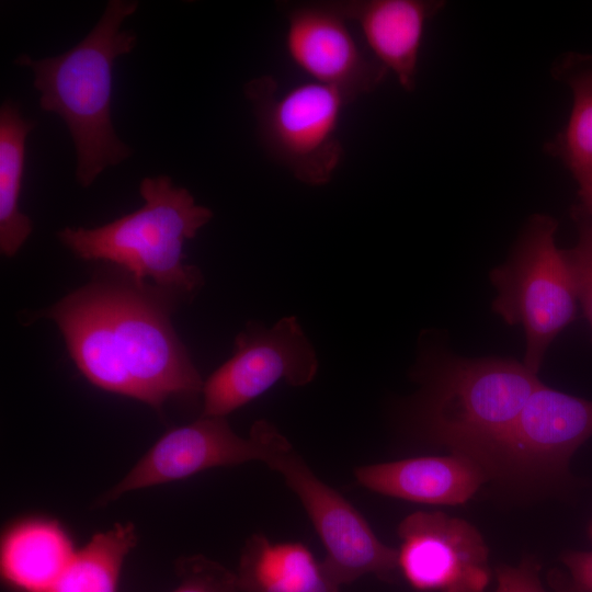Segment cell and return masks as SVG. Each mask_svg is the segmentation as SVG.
<instances>
[{"mask_svg":"<svg viewBox=\"0 0 592 592\" xmlns=\"http://www.w3.org/2000/svg\"><path fill=\"white\" fill-rule=\"evenodd\" d=\"M160 295L134 281L92 283L48 310L89 382L157 410L171 397L202 392L204 385Z\"/></svg>","mask_w":592,"mask_h":592,"instance_id":"6da1fadb","label":"cell"},{"mask_svg":"<svg viewBox=\"0 0 592 592\" xmlns=\"http://www.w3.org/2000/svg\"><path fill=\"white\" fill-rule=\"evenodd\" d=\"M75 553L56 523L27 521L14 526L3 539L1 574L23 592H48Z\"/></svg>","mask_w":592,"mask_h":592,"instance_id":"2e32d148","label":"cell"},{"mask_svg":"<svg viewBox=\"0 0 592 592\" xmlns=\"http://www.w3.org/2000/svg\"><path fill=\"white\" fill-rule=\"evenodd\" d=\"M262 459V441L254 423L249 436L242 437L225 417L201 415L161 436L98 503L104 505L126 492L183 479L209 468Z\"/></svg>","mask_w":592,"mask_h":592,"instance_id":"7c38bea8","label":"cell"},{"mask_svg":"<svg viewBox=\"0 0 592 592\" xmlns=\"http://www.w3.org/2000/svg\"><path fill=\"white\" fill-rule=\"evenodd\" d=\"M411 377L421 388L409 406L413 430L486 470L497 446L543 383L523 362L464 357L422 338Z\"/></svg>","mask_w":592,"mask_h":592,"instance_id":"7a4b0ae2","label":"cell"},{"mask_svg":"<svg viewBox=\"0 0 592 592\" xmlns=\"http://www.w3.org/2000/svg\"><path fill=\"white\" fill-rule=\"evenodd\" d=\"M257 425L262 462L281 474L297 496L326 549L322 563L342 587L365 574L392 581L398 549L378 539L363 515L335 489L320 480L291 442L266 420Z\"/></svg>","mask_w":592,"mask_h":592,"instance_id":"52a82bcc","label":"cell"},{"mask_svg":"<svg viewBox=\"0 0 592 592\" xmlns=\"http://www.w3.org/2000/svg\"><path fill=\"white\" fill-rule=\"evenodd\" d=\"M34 123L19 107L5 102L0 109V250L13 257L29 238L33 224L19 208L24 172L25 139Z\"/></svg>","mask_w":592,"mask_h":592,"instance_id":"e0dca14e","label":"cell"},{"mask_svg":"<svg viewBox=\"0 0 592 592\" xmlns=\"http://www.w3.org/2000/svg\"><path fill=\"white\" fill-rule=\"evenodd\" d=\"M558 223L531 217L508 260L491 270V309L525 333L523 364L537 374L546 351L577 314V293L565 252L555 242Z\"/></svg>","mask_w":592,"mask_h":592,"instance_id":"5b68a950","label":"cell"},{"mask_svg":"<svg viewBox=\"0 0 592 592\" xmlns=\"http://www.w3.org/2000/svg\"><path fill=\"white\" fill-rule=\"evenodd\" d=\"M398 569L420 592H483L491 572L478 530L443 512L417 511L398 526Z\"/></svg>","mask_w":592,"mask_h":592,"instance_id":"30bf717a","label":"cell"},{"mask_svg":"<svg viewBox=\"0 0 592 592\" xmlns=\"http://www.w3.org/2000/svg\"><path fill=\"white\" fill-rule=\"evenodd\" d=\"M551 76L569 87L573 96L566 128L547 151L568 169L592 166V54L566 53L551 67Z\"/></svg>","mask_w":592,"mask_h":592,"instance_id":"ac0fdd59","label":"cell"},{"mask_svg":"<svg viewBox=\"0 0 592 592\" xmlns=\"http://www.w3.org/2000/svg\"><path fill=\"white\" fill-rule=\"evenodd\" d=\"M137 8V1L111 0L96 25L71 49L37 60L27 55L15 59L33 70L42 110L67 124L77 153L76 179L83 187L132 153L114 130L111 94L114 60L136 44V35L122 24Z\"/></svg>","mask_w":592,"mask_h":592,"instance_id":"3957f363","label":"cell"},{"mask_svg":"<svg viewBox=\"0 0 592 592\" xmlns=\"http://www.w3.org/2000/svg\"><path fill=\"white\" fill-rule=\"evenodd\" d=\"M578 184L580 204L577 206L592 224V166H579L569 169Z\"/></svg>","mask_w":592,"mask_h":592,"instance_id":"cb8c5ba5","label":"cell"},{"mask_svg":"<svg viewBox=\"0 0 592 592\" xmlns=\"http://www.w3.org/2000/svg\"><path fill=\"white\" fill-rule=\"evenodd\" d=\"M592 436V401L542 384L499 442L490 478L531 483L561 480L573 453Z\"/></svg>","mask_w":592,"mask_h":592,"instance_id":"9c48e42d","label":"cell"},{"mask_svg":"<svg viewBox=\"0 0 592 592\" xmlns=\"http://www.w3.org/2000/svg\"><path fill=\"white\" fill-rule=\"evenodd\" d=\"M539 565L533 557H524L517 566L501 565L496 569L494 592H549L539 579ZM548 583L553 592H584L571 578L561 571H550ZM551 592V591H550Z\"/></svg>","mask_w":592,"mask_h":592,"instance_id":"7402d4cb","label":"cell"},{"mask_svg":"<svg viewBox=\"0 0 592 592\" xmlns=\"http://www.w3.org/2000/svg\"><path fill=\"white\" fill-rule=\"evenodd\" d=\"M278 8L286 21L287 55L311 81L339 90L352 102L384 81L388 70L365 57L331 0L283 1Z\"/></svg>","mask_w":592,"mask_h":592,"instance_id":"8fae6325","label":"cell"},{"mask_svg":"<svg viewBox=\"0 0 592 592\" xmlns=\"http://www.w3.org/2000/svg\"><path fill=\"white\" fill-rule=\"evenodd\" d=\"M173 592H240L237 573L203 555L180 559Z\"/></svg>","mask_w":592,"mask_h":592,"instance_id":"ffe728a7","label":"cell"},{"mask_svg":"<svg viewBox=\"0 0 592 592\" xmlns=\"http://www.w3.org/2000/svg\"><path fill=\"white\" fill-rule=\"evenodd\" d=\"M234 355L203 385L204 417H226L278 380L306 386L318 372V358L297 318L287 316L271 328L248 323L236 338Z\"/></svg>","mask_w":592,"mask_h":592,"instance_id":"ba28073f","label":"cell"},{"mask_svg":"<svg viewBox=\"0 0 592 592\" xmlns=\"http://www.w3.org/2000/svg\"><path fill=\"white\" fill-rule=\"evenodd\" d=\"M561 561L570 578L584 591L592 592V551L569 550Z\"/></svg>","mask_w":592,"mask_h":592,"instance_id":"603a6c76","label":"cell"},{"mask_svg":"<svg viewBox=\"0 0 592 592\" xmlns=\"http://www.w3.org/2000/svg\"><path fill=\"white\" fill-rule=\"evenodd\" d=\"M572 216L579 230L578 241L563 252L573 277L578 303L591 328L592 341V224L577 206Z\"/></svg>","mask_w":592,"mask_h":592,"instance_id":"44dd1931","label":"cell"},{"mask_svg":"<svg viewBox=\"0 0 592 592\" xmlns=\"http://www.w3.org/2000/svg\"><path fill=\"white\" fill-rule=\"evenodd\" d=\"M589 537L592 540V522L590 523V526H589Z\"/></svg>","mask_w":592,"mask_h":592,"instance_id":"d4e9b609","label":"cell"},{"mask_svg":"<svg viewBox=\"0 0 592 592\" xmlns=\"http://www.w3.org/2000/svg\"><path fill=\"white\" fill-rule=\"evenodd\" d=\"M139 191V209L92 229L67 227L57 234L59 240L83 260L125 269L139 285L151 280L164 291L193 294L203 276L184 264L183 246L212 219V210L167 175L143 179Z\"/></svg>","mask_w":592,"mask_h":592,"instance_id":"277c9868","label":"cell"},{"mask_svg":"<svg viewBox=\"0 0 592 592\" xmlns=\"http://www.w3.org/2000/svg\"><path fill=\"white\" fill-rule=\"evenodd\" d=\"M236 573L240 592H341L304 544L276 543L262 534L246 542Z\"/></svg>","mask_w":592,"mask_h":592,"instance_id":"9a60e30c","label":"cell"},{"mask_svg":"<svg viewBox=\"0 0 592 592\" xmlns=\"http://www.w3.org/2000/svg\"><path fill=\"white\" fill-rule=\"evenodd\" d=\"M354 475L362 487L376 493L440 505L467 502L489 479L476 460L452 453L364 465Z\"/></svg>","mask_w":592,"mask_h":592,"instance_id":"5bb4252c","label":"cell"},{"mask_svg":"<svg viewBox=\"0 0 592 592\" xmlns=\"http://www.w3.org/2000/svg\"><path fill=\"white\" fill-rule=\"evenodd\" d=\"M243 91L265 152L304 184L329 183L343 160L339 126L352 101L314 81L282 92L269 75L251 79Z\"/></svg>","mask_w":592,"mask_h":592,"instance_id":"8992f818","label":"cell"},{"mask_svg":"<svg viewBox=\"0 0 592 592\" xmlns=\"http://www.w3.org/2000/svg\"><path fill=\"white\" fill-rule=\"evenodd\" d=\"M360 27L375 59L412 92L425 24L445 5L441 0H331Z\"/></svg>","mask_w":592,"mask_h":592,"instance_id":"4fadbf2b","label":"cell"},{"mask_svg":"<svg viewBox=\"0 0 592 592\" xmlns=\"http://www.w3.org/2000/svg\"><path fill=\"white\" fill-rule=\"evenodd\" d=\"M135 543L130 524L96 534L73 554L48 592H116L123 562Z\"/></svg>","mask_w":592,"mask_h":592,"instance_id":"d6986e66","label":"cell"}]
</instances>
